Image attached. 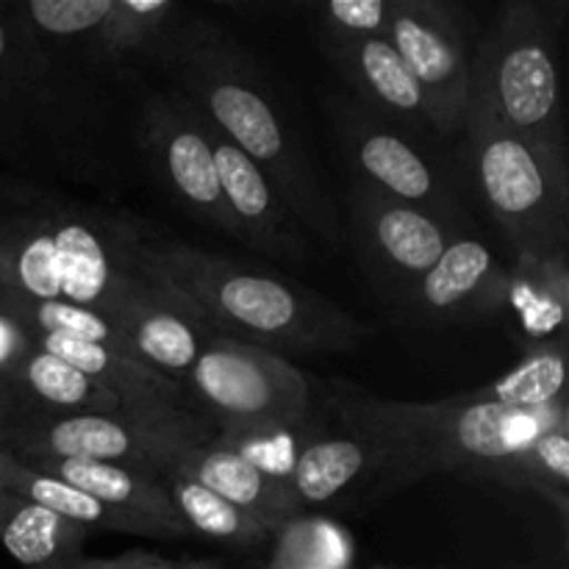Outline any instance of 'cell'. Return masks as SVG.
<instances>
[{
	"label": "cell",
	"instance_id": "obj_26",
	"mask_svg": "<svg viewBox=\"0 0 569 569\" xmlns=\"http://www.w3.org/2000/svg\"><path fill=\"white\" fill-rule=\"evenodd\" d=\"M159 478L164 481L172 506H176L178 517L187 526L189 537L214 539V542L228 545V548H253V545L267 542L272 537L276 522L237 509L211 489L200 487L192 478L178 476V472H167V476Z\"/></svg>",
	"mask_w": 569,
	"mask_h": 569
},
{
	"label": "cell",
	"instance_id": "obj_12",
	"mask_svg": "<svg viewBox=\"0 0 569 569\" xmlns=\"http://www.w3.org/2000/svg\"><path fill=\"white\" fill-rule=\"evenodd\" d=\"M137 139L172 203L200 226L237 237L220 176L211 128L192 103L172 87H142Z\"/></svg>",
	"mask_w": 569,
	"mask_h": 569
},
{
	"label": "cell",
	"instance_id": "obj_29",
	"mask_svg": "<svg viewBox=\"0 0 569 569\" xmlns=\"http://www.w3.org/2000/svg\"><path fill=\"white\" fill-rule=\"evenodd\" d=\"M506 487L531 489L556 503L561 520L569 509V422L539 433L533 442L511 456L503 472Z\"/></svg>",
	"mask_w": 569,
	"mask_h": 569
},
{
	"label": "cell",
	"instance_id": "obj_31",
	"mask_svg": "<svg viewBox=\"0 0 569 569\" xmlns=\"http://www.w3.org/2000/svg\"><path fill=\"white\" fill-rule=\"evenodd\" d=\"M70 569H220V561H170L159 553H150V550H128V553L111 556V559H89V556H83Z\"/></svg>",
	"mask_w": 569,
	"mask_h": 569
},
{
	"label": "cell",
	"instance_id": "obj_2",
	"mask_svg": "<svg viewBox=\"0 0 569 569\" xmlns=\"http://www.w3.org/2000/svg\"><path fill=\"white\" fill-rule=\"evenodd\" d=\"M148 228L133 214L9 178L0 203V287L109 320L142 283L137 248Z\"/></svg>",
	"mask_w": 569,
	"mask_h": 569
},
{
	"label": "cell",
	"instance_id": "obj_3",
	"mask_svg": "<svg viewBox=\"0 0 569 569\" xmlns=\"http://www.w3.org/2000/svg\"><path fill=\"white\" fill-rule=\"evenodd\" d=\"M137 270L181 298L217 337L287 353H345L372 328L317 289L148 228Z\"/></svg>",
	"mask_w": 569,
	"mask_h": 569
},
{
	"label": "cell",
	"instance_id": "obj_33",
	"mask_svg": "<svg viewBox=\"0 0 569 569\" xmlns=\"http://www.w3.org/2000/svg\"><path fill=\"white\" fill-rule=\"evenodd\" d=\"M28 417L31 415H28L22 400L14 395V389L0 378V437H3L6 431H11L14 426H20V422H26Z\"/></svg>",
	"mask_w": 569,
	"mask_h": 569
},
{
	"label": "cell",
	"instance_id": "obj_9",
	"mask_svg": "<svg viewBox=\"0 0 569 569\" xmlns=\"http://www.w3.org/2000/svg\"><path fill=\"white\" fill-rule=\"evenodd\" d=\"M214 426L198 411H114V415L28 417L0 437L14 459L111 461L161 476L183 442H211Z\"/></svg>",
	"mask_w": 569,
	"mask_h": 569
},
{
	"label": "cell",
	"instance_id": "obj_21",
	"mask_svg": "<svg viewBox=\"0 0 569 569\" xmlns=\"http://www.w3.org/2000/svg\"><path fill=\"white\" fill-rule=\"evenodd\" d=\"M503 311L515 320V337L526 353L556 339H567V253L517 256L506 276Z\"/></svg>",
	"mask_w": 569,
	"mask_h": 569
},
{
	"label": "cell",
	"instance_id": "obj_20",
	"mask_svg": "<svg viewBox=\"0 0 569 569\" xmlns=\"http://www.w3.org/2000/svg\"><path fill=\"white\" fill-rule=\"evenodd\" d=\"M167 472L192 478L200 487L211 489L237 509L276 522V526L300 515L287 489L270 481L264 472L256 470L242 456L231 453L214 442H183L172 453L170 465L161 476H167Z\"/></svg>",
	"mask_w": 569,
	"mask_h": 569
},
{
	"label": "cell",
	"instance_id": "obj_18",
	"mask_svg": "<svg viewBox=\"0 0 569 569\" xmlns=\"http://www.w3.org/2000/svg\"><path fill=\"white\" fill-rule=\"evenodd\" d=\"M111 326L161 376L181 381L198 361L200 350L217 333L167 289L142 276V283L111 311Z\"/></svg>",
	"mask_w": 569,
	"mask_h": 569
},
{
	"label": "cell",
	"instance_id": "obj_17",
	"mask_svg": "<svg viewBox=\"0 0 569 569\" xmlns=\"http://www.w3.org/2000/svg\"><path fill=\"white\" fill-rule=\"evenodd\" d=\"M211 128V126H209ZM222 200L237 226L239 242L287 264H311L315 244L264 172L211 128Z\"/></svg>",
	"mask_w": 569,
	"mask_h": 569
},
{
	"label": "cell",
	"instance_id": "obj_13",
	"mask_svg": "<svg viewBox=\"0 0 569 569\" xmlns=\"http://www.w3.org/2000/svg\"><path fill=\"white\" fill-rule=\"evenodd\" d=\"M459 233L465 231L445 226L415 206L383 198L365 183L353 181L350 187L345 242L389 309L437 264Z\"/></svg>",
	"mask_w": 569,
	"mask_h": 569
},
{
	"label": "cell",
	"instance_id": "obj_28",
	"mask_svg": "<svg viewBox=\"0 0 569 569\" xmlns=\"http://www.w3.org/2000/svg\"><path fill=\"white\" fill-rule=\"evenodd\" d=\"M264 569H353L356 545L348 528L320 515H298L272 528Z\"/></svg>",
	"mask_w": 569,
	"mask_h": 569
},
{
	"label": "cell",
	"instance_id": "obj_22",
	"mask_svg": "<svg viewBox=\"0 0 569 569\" xmlns=\"http://www.w3.org/2000/svg\"><path fill=\"white\" fill-rule=\"evenodd\" d=\"M3 489L22 495V498L33 500V503L44 506V509L56 511L64 520L76 522V526L87 528L89 533H128V537H148V539H187V533L176 526L153 520V517L137 515V511L117 509V506L103 503V500L92 498V495L81 492V489L70 487L64 481L44 476V472L33 470L26 461L14 459V465L6 472Z\"/></svg>",
	"mask_w": 569,
	"mask_h": 569
},
{
	"label": "cell",
	"instance_id": "obj_25",
	"mask_svg": "<svg viewBox=\"0 0 569 569\" xmlns=\"http://www.w3.org/2000/svg\"><path fill=\"white\" fill-rule=\"evenodd\" d=\"M89 531L56 511L0 489V545L26 569H70L81 561Z\"/></svg>",
	"mask_w": 569,
	"mask_h": 569
},
{
	"label": "cell",
	"instance_id": "obj_14",
	"mask_svg": "<svg viewBox=\"0 0 569 569\" xmlns=\"http://www.w3.org/2000/svg\"><path fill=\"white\" fill-rule=\"evenodd\" d=\"M420 83L439 139H453L470 103L472 48L461 9L448 0H392L387 33Z\"/></svg>",
	"mask_w": 569,
	"mask_h": 569
},
{
	"label": "cell",
	"instance_id": "obj_5",
	"mask_svg": "<svg viewBox=\"0 0 569 569\" xmlns=\"http://www.w3.org/2000/svg\"><path fill=\"white\" fill-rule=\"evenodd\" d=\"M106 89L72 72L0 3V161L17 170L98 176Z\"/></svg>",
	"mask_w": 569,
	"mask_h": 569
},
{
	"label": "cell",
	"instance_id": "obj_30",
	"mask_svg": "<svg viewBox=\"0 0 569 569\" xmlns=\"http://www.w3.org/2000/svg\"><path fill=\"white\" fill-rule=\"evenodd\" d=\"M320 31L353 33V37H383L392 22V0H331L317 6Z\"/></svg>",
	"mask_w": 569,
	"mask_h": 569
},
{
	"label": "cell",
	"instance_id": "obj_23",
	"mask_svg": "<svg viewBox=\"0 0 569 569\" xmlns=\"http://www.w3.org/2000/svg\"><path fill=\"white\" fill-rule=\"evenodd\" d=\"M31 417H76V415H114L122 411V403L81 376L76 367L56 356L44 353L33 345L20 365L3 378Z\"/></svg>",
	"mask_w": 569,
	"mask_h": 569
},
{
	"label": "cell",
	"instance_id": "obj_15",
	"mask_svg": "<svg viewBox=\"0 0 569 569\" xmlns=\"http://www.w3.org/2000/svg\"><path fill=\"white\" fill-rule=\"evenodd\" d=\"M506 276L483 239L459 233L392 311L411 326H478L503 315Z\"/></svg>",
	"mask_w": 569,
	"mask_h": 569
},
{
	"label": "cell",
	"instance_id": "obj_6",
	"mask_svg": "<svg viewBox=\"0 0 569 569\" xmlns=\"http://www.w3.org/2000/svg\"><path fill=\"white\" fill-rule=\"evenodd\" d=\"M461 133L467 137L478 192L503 231L511 256L567 253V148L520 137L472 92Z\"/></svg>",
	"mask_w": 569,
	"mask_h": 569
},
{
	"label": "cell",
	"instance_id": "obj_16",
	"mask_svg": "<svg viewBox=\"0 0 569 569\" xmlns=\"http://www.w3.org/2000/svg\"><path fill=\"white\" fill-rule=\"evenodd\" d=\"M320 44L353 89L356 103L428 148L439 142L426 94L389 39L320 31Z\"/></svg>",
	"mask_w": 569,
	"mask_h": 569
},
{
	"label": "cell",
	"instance_id": "obj_11",
	"mask_svg": "<svg viewBox=\"0 0 569 569\" xmlns=\"http://www.w3.org/2000/svg\"><path fill=\"white\" fill-rule=\"evenodd\" d=\"M322 106L337 131L345 161L353 170V181L465 231L459 187L437 156H431L428 144L398 131L345 94H328Z\"/></svg>",
	"mask_w": 569,
	"mask_h": 569
},
{
	"label": "cell",
	"instance_id": "obj_27",
	"mask_svg": "<svg viewBox=\"0 0 569 569\" xmlns=\"http://www.w3.org/2000/svg\"><path fill=\"white\" fill-rule=\"evenodd\" d=\"M567 339L542 345L528 350L526 359L509 370L506 376L495 378L487 387L465 392L476 403L503 406V409L531 411L548 409V406L567 400Z\"/></svg>",
	"mask_w": 569,
	"mask_h": 569
},
{
	"label": "cell",
	"instance_id": "obj_35",
	"mask_svg": "<svg viewBox=\"0 0 569 569\" xmlns=\"http://www.w3.org/2000/svg\"><path fill=\"white\" fill-rule=\"evenodd\" d=\"M6 187H9V178H0V203H3V194H6Z\"/></svg>",
	"mask_w": 569,
	"mask_h": 569
},
{
	"label": "cell",
	"instance_id": "obj_1",
	"mask_svg": "<svg viewBox=\"0 0 569 569\" xmlns=\"http://www.w3.org/2000/svg\"><path fill=\"white\" fill-rule=\"evenodd\" d=\"M150 67L264 172L309 239L328 250H342L345 222L311 167L303 139L289 126L259 61L231 33L183 9Z\"/></svg>",
	"mask_w": 569,
	"mask_h": 569
},
{
	"label": "cell",
	"instance_id": "obj_8",
	"mask_svg": "<svg viewBox=\"0 0 569 569\" xmlns=\"http://www.w3.org/2000/svg\"><path fill=\"white\" fill-rule=\"evenodd\" d=\"M17 9L61 64L106 89L133 83L137 70H148L183 6L176 0H26Z\"/></svg>",
	"mask_w": 569,
	"mask_h": 569
},
{
	"label": "cell",
	"instance_id": "obj_32",
	"mask_svg": "<svg viewBox=\"0 0 569 569\" xmlns=\"http://www.w3.org/2000/svg\"><path fill=\"white\" fill-rule=\"evenodd\" d=\"M31 348L33 342L31 337H28L26 328L0 311V378L9 376Z\"/></svg>",
	"mask_w": 569,
	"mask_h": 569
},
{
	"label": "cell",
	"instance_id": "obj_24",
	"mask_svg": "<svg viewBox=\"0 0 569 569\" xmlns=\"http://www.w3.org/2000/svg\"><path fill=\"white\" fill-rule=\"evenodd\" d=\"M28 467L44 472V476L64 481L103 503L117 506V509L137 511V515L153 517V520L167 522V526L181 528L189 537L187 526L178 517L172 506L170 492L164 481L153 472L133 470L126 465H111V461H83V459H28Z\"/></svg>",
	"mask_w": 569,
	"mask_h": 569
},
{
	"label": "cell",
	"instance_id": "obj_7",
	"mask_svg": "<svg viewBox=\"0 0 569 569\" xmlns=\"http://www.w3.org/2000/svg\"><path fill=\"white\" fill-rule=\"evenodd\" d=\"M565 0H515L472 50L470 92L520 137L567 148L559 53Z\"/></svg>",
	"mask_w": 569,
	"mask_h": 569
},
{
	"label": "cell",
	"instance_id": "obj_10",
	"mask_svg": "<svg viewBox=\"0 0 569 569\" xmlns=\"http://www.w3.org/2000/svg\"><path fill=\"white\" fill-rule=\"evenodd\" d=\"M194 411L214 431L298 426L317 415L311 381L287 356L214 337L183 378Z\"/></svg>",
	"mask_w": 569,
	"mask_h": 569
},
{
	"label": "cell",
	"instance_id": "obj_4",
	"mask_svg": "<svg viewBox=\"0 0 569 569\" xmlns=\"http://www.w3.org/2000/svg\"><path fill=\"white\" fill-rule=\"evenodd\" d=\"M322 403L339 426L381 450L383 472L372 495L398 492L433 472H470L500 483L517 450L569 422L567 400L531 411L476 403L465 392L433 403H406L348 381L328 383Z\"/></svg>",
	"mask_w": 569,
	"mask_h": 569
},
{
	"label": "cell",
	"instance_id": "obj_19",
	"mask_svg": "<svg viewBox=\"0 0 569 569\" xmlns=\"http://www.w3.org/2000/svg\"><path fill=\"white\" fill-rule=\"evenodd\" d=\"M381 472L383 456L376 445L342 426L339 431L322 426L295 461L292 476H289V495L300 515H306L309 509H320L337 500L361 478H367L372 489Z\"/></svg>",
	"mask_w": 569,
	"mask_h": 569
},
{
	"label": "cell",
	"instance_id": "obj_34",
	"mask_svg": "<svg viewBox=\"0 0 569 569\" xmlns=\"http://www.w3.org/2000/svg\"><path fill=\"white\" fill-rule=\"evenodd\" d=\"M14 465V456L9 453V450L0 448V489H3V481H6V472H9V467Z\"/></svg>",
	"mask_w": 569,
	"mask_h": 569
}]
</instances>
